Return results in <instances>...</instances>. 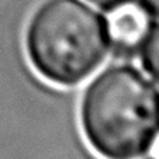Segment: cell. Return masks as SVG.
Segmentation results:
<instances>
[{"instance_id":"6da1fadb","label":"cell","mask_w":159,"mask_h":159,"mask_svg":"<svg viewBox=\"0 0 159 159\" xmlns=\"http://www.w3.org/2000/svg\"><path fill=\"white\" fill-rule=\"evenodd\" d=\"M79 120L101 159H142L159 135V89L132 63H111L82 91Z\"/></svg>"},{"instance_id":"52a82bcc","label":"cell","mask_w":159,"mask_h":159,"mask_svg":"<svg viewBox=\"0 0 159 159\" xmlns=\"http://www.w3.org/2000/svg\"><path fill=\"white\" fill-rule=\"evenodd\" d=\"M151 151H152V156H154V157H159V135L156 137V140H154V144H152Z\"/></svg>"},{"instance_id":"7a4b0ae2","label":"cell","mask_w":159,"mask_h":159,"mask_svg":"<svg viewBox=\"0 0 159 159\" xmlns=\"http://www.w3.org/2000/svg\"><path fill=\"white\" fill-rule=\"evenodd\" d=\"M24 46L39 77L53 86L75 87L110 53L108 21L84 0H45L28 22Z\"/></svg>"},{"instance_id":"ba28073f","label":"cell","mask_w":159,"mask_h":159,"mask_svg":"<svg viewBox=\"0 0 159 159\" xmlns=\"http://www.w3.org/2000/svg\"><path fill=\"white\" fill-rule=\"evenodd\" d=\"M149 159H159V157H154V156H152V157H149Z\"/></svg>"},{"instance_id":"5b68a950","label":"cell","mask_w":159,"mask_h":159,"mask_svg":"<svg viewBox=\"0 0 159 159\" xmlns=\"http://www.w3.org/2000/svg\"><path fill=\"white\" fill-rule=\"evenodd\" d=\"M86 2L96 5L98 9H101V11H104V12H111L113 9L127 4V2H132V0H86Z\"/></svg>"},{"instance_id":"277c9868","label":"cell","mask_w":159,"mask_h":159,"mask_svg":"<svg viewBox=\"0 0 159 159\" xmlns=\"http://www.w3.org/2000/svg\"><path fill=\"white\" fill-rule=\"evenodd\" d=\"M140 63L152 82L159 86V24H151L140 43Z\"/></svg>"},{"instance_id":"3957f363","label":"cell","mask_w":159,"mask_h":159,"mask_svg":"<svg viewBox=\"0 0 159 159\" xmlns=\"http://www.w3.org/2000/svg\"><path fill=\"white\" fill-rule=\"evenodd\" d=\"M108 21L110 43L118 53H132L140 46L151 28V16L140 2H127L113 9Z\"/></svg>"},{"instance_id":"8992f818","label":"cell","mask_w":159,"mask_h":159,"mask_svg":"<svg viewBox=\"0 0 159 159\" xmlns=\"http://www.w3.org/2000/svg\"><path fill=\"white\" fill-rule=\"evenodd\" d=\"M140 5L147 11L151 17L159 19V0H140Z\"/></svg>"}]
</instances>
